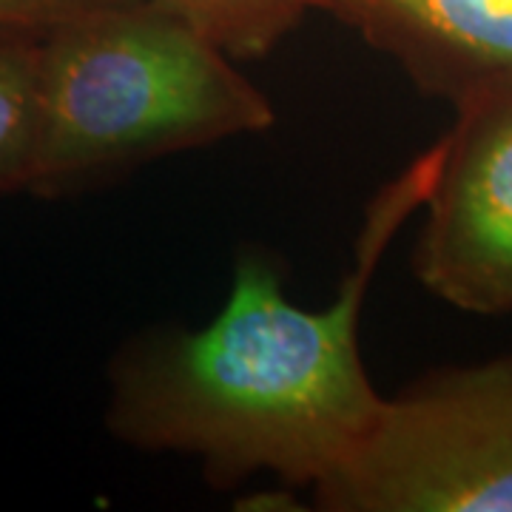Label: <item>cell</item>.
<instances>
[{"instance_id":"3957f363","label":"cell","mask_w":512,"mask_h":512,"mask_svg":"<svg viewBox=\"0 0 512 512\" xmlns=\"http://www.w3.org/2000/svg\"><path fill=\"white\" fill-rule=\"evenodd\" d=\"M328 512H512V353L433 370L319 487Z\"/></svg>"},{"instance_id":"8992f818","label":"cell","mask_w":512,"mask_h":512,"mask_svg":"<svg viewBox=\"0 0 512 512\" xmlns=\"http://www.w3.org/2000/svg\"><path fill=\"white\" fill-rule=\"evenodd\" d=\"M43 32L0 26V194H26L37 140Z\"/></svg>"},{"instance_id":"7a4b0ae2","label":"cell","mask_w":512,"mask_h":512,"mask_svg":"<svg viewBox=\"0 0 512 512\" xmlns=\"http://www.w3.org/2000/svg\"><path fill=\"white\" fill-rule=\"evenodd\" d=\"M274 123L228 52L151 0H117L43 32L26 194L77 197Z\"/></svg>"},{"instance_id":"ba28073f","label":"cell","mask_w":512,"mask_h":512,"mask_svg":"<svg viewBox=\"0 0 512 512\" xmlns=\"http://www.w3.org/2000/svg\"><path fill=\"white\" fill-rule=\"evenodd\" d=\"M117 0H0V26L49 32L63 20L77 18L97 6H109Z\"/></svg>"},{"instance_id":"6da1fadb","label":"cell","mask_w":512,"mask_h":512,"mask_svg":"<svg viewBox=\"0 0 512 512\" xmlns=\"http://www.w3.org/2000/svg\"><path fill=\"white\" fill-rule=\"evenodd\" d=\"M439 157L436 140L370 200L328 308L296 305L274 262L242 251L211 322L126 342L109 365L111 436L197 458L214 487L254 473L311 490L328 481L382 410L359 350L362 308L384 251L427 200Z\"/></svg>"},{"instance_id":"5b68a950","label":"cell","mask_w":512,"mask_h":512,"mask_svg":"<svg viewBox=\"0 0 512 512\" xmlns=\"http://www.w3.org/2000/svg\"><path fill=\"white\" fill-rule=\"evenodd\" d=\"M390 57L427 97L450 106L512 80V0H316Z\"/></svg>"},{"instance_id":"277c9868","label":"cell","mask_w":512,"mask_h":512,"mask_svg":"<svg viewBox=\"0 0 512 512\" xmlns=\"http://www.w3.org/2000/svg\"><path fill=\"white\" fill-rule=\"evenodd\" d=\"M424 200L413 274L436 299L476 316L512 313V80L453 103Z\"/></svg>"},{"instance_id":"52a82bcc","label":"cell","mask_w":512,"mask_h":512,"mask_svg":"<svg viewBox=\"0 0 512 512\" xmlns=\"http://www.w3.org/2000/svg\"><path fill=\"white\" fill-rule=\"evenodd\" d=\"M194 26L234 60L274 52L291 35L316 0H151Z\"/></svg>"}]
</instances>
